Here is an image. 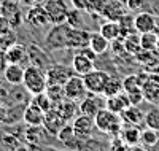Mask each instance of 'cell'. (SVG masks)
I'll return each mask as SVG.
<instances>
[{
    "instance_id": "obj_12",
    "label": "cell",
    "mask_w": 159,
    "mask_h": 151,
    "mask_svg": "<svg viewBox=\"0 0 159 151\" xmlns=\"http://www.w3.org/2000/svg\"><path fill=\"white\" fill-rule=\"evenodd\" d=\"M64 92H65V97L70 99V100H81L84 95L88 94V89L84 86V80L81 75H73L67 83L64 85Z\"/></svg>"
},
{
    "instance_id": "obj_41",
    "label": "cell",
    "mask_w": 159,
    "mask_h": 151,
    "mask_svg": "<svg viewBox=\"0 0 159 151\" xmlns=\"http://www.w3.org/2000/svg\"><path fill=\"white\" fill-rule=\"evenodd\" d=\"M123 86H124V91H126V92L140 89V88H142V80H140L139 75H127V76L123 80Z\"/></svg>"
},
{
    "instance_id": "obj_20",
    "label": "cell",
    "mask_w": 159,
    "mask_h": 151,
    "mask_svg": "<svg viewBox=\"0 0 159 151\" xmlns=\"http://www.w3.org/2000/svg\"><path fill=\"white\" fill-rule=\"evenodd\" d=\"M24 70H25V67L21 64H7L5 70H3V80L10 86L11 85H22Z\"/></svg>"
},
{
    "instance_id": "obj_40",
    "label": "cell",
    "mask_w": 159,
    "mask_h": 151,
    "mask_svg": "<svg viewBox=\"0 0 159 151\" xmlns=\"http://www.w3.org/2000/svg\"><path fill=\"white\" fill-rule=\"evenodd\" d=\"M46 94L49 95V99L52 100V105H57L61 103L65 97V92H64V86H48L46 88Z\"/></svg>"
},
{
    "instance_id": "obj_4",
    "label": "cell",
    "mask_w": 159,
    "mask_h": 151,
    "mask_svg": "<svg viewBox=\"0 0 159 151\" xmlns=\"http://www.w3.org/2000/svg\"><path fill=\"white\" fill-rule=\"evenodd\" d=\"M75 75V70L72 65L54 62L46 70V81L48 86H64L67 81Z\"/></svg>"
},
{
    "instance_id": "obj_52",
    "label": "cell",
    "mask_w": 159,
    "mask_h": 151,
    "mask_svg": "<svg viewBox=\"0 0 159 151\" xmlns=\"http://www.w3.org/2000/svg\"><path fill=\"white\" fill-rule=\"evenodd\" d=\"M2 2H3V0H0V7H2Z\"/></svg>"
},
{
    "instance_id": "obj_35",
    "label": "cell",
    "mask_w": 159,
    "mask_h": 151,
    "mask_svg": "<svg viewBox=\"0 0 159 151\" xmlns=\"http://www.w3.org/2000/svg\"><path fill=\"white\" fill-rule=\"evenodd\" d=\"M30 103H34L35 107H38L45 113L49 112V110L54 107V105H52V100L49 99V95L46 94V91L45 92H40V94H34L32 99H30Z\"/></svg>"
},
{
    "instance_id": "obj_45",
    "label": "cell",
    "mask_w": 159,
    "mask_h": 151,
    "mask_svg": "<svg viewBox=\"0 0 159 151\" xmlns=\"http://www.w3.org/2000/svg\"><path fill=\"white\" fill-rule=\"evenodd\" d=\"M13 29H15V27H13L11 21H10L7 16L0 15V34H7V32H10V30H13Z\"/></svg>"
},
{
    "instance_id": "obj_34",
    "label": "cell",
    "mask_w": 159,
    "mask_h": 151,
    "mask_svg": "<svg viewBox=\"0 0 159 151\" xmlns=\"http://www.w3.org/2000/svg\"><path fill=\"white\" fill-rule=\"evenodd\" d=\"M159 142V130L147 127L140 132V143L143 148H153Z\"/></svg>"
},
{
    "instance_id": "obj_18",
    "label": "cell",
    "mask_w": 159,
    "mask_h": 151,
    "mask_svg": "<svg viewBox=\"0 0 159 151\" xmlns=\"http://www.w3.org/2000/svg\"><path fill=\"white\" fill-rule=\"evenodd\" d=\"M89 38H91V30L86 29H78V27H72L70 34H69V49L76 51L83 46L89 45Z\"/></svg>"
},
{
    "instance_id": "obj_36",
    "label": "cell",
    "mask_w": 159,
    "mask_h": 151,
    "mask_svg": "<svg viewBox=\"0 0 159 151\" xmlns=\"http://www.w3.org/2000/svg\"><path fill=\"white\" fill-rule=\"evenodd\" d=\"M157 34L156 32H145L140 34V46L143 51H156V43H157Z\"/></svg>"
},
{
    "instance_id": "obj_33",
    "label": "cell",
    "mask_w": 159,
    "mask_h": 151,
    "mask_svg": "<svg viewBox=\"0 0 159 151\" xmlns=\"http://www.w3.org/2000/svg\"><path fill=\"white\" fill-rule=\"evenodd\" d=\"M99 32H100L105 38H107V40H110V42H113V40H116V38L121 37V29H119L118 21H108V19H107V21L100 25Z\"/></svg>"
},
{
    "instance_id": "obj_14",
    "label": "cell",
    "mask_w": 159,
    "mask_h": 151,
    "mask_svg": "<svg viewBox=\"0 0 159 151\" xmlns=\"http://www.w3.org/2000/svg\"><path fill=\"white\" fill-rule=\"evenodd\" d=\"M67 124V121H65V118L59 113V110H56L54 107H52L49 112L45 113V119H43V127L52 135L56 137L57 132Z\"/></svg>"
},
{
    "instance_id": "obj_30",
    "label": "cell",
    "mask_w": 159,
    "mask_h": 151,
    "mask_svg": "<svg viewBox=\"0 0 159 151\" xmlns=\"http://www.w3.org/2000/svg\"><path fill=\"white\" fill-rule=\"evenodd\" d=\"M123 121H126L127 124H134V126H140L142 122H145V115L139 110L137 105H130L129 108H126L124 112L119 115Z\"/></svg>"
},
{
    "instance_id": "obj_26",
    "label": "cell",
    "mask_w": 159,
    "mask_h": 151,
    "mask_svg": "<svg viewBox=\"0 0 159 151\" xmlns=\"http://www.w3.org/2000/svg\"><path fill=\"white\" fill-rule=\"evenodd\" d=\"M56 110H59V113L65 118V121H70L75 116H78L80 113V103H76V100H70V99H64L61 103L54 105Z\"/></svg>"
},
{
    "instance_id": "obj_42",
    "label": "cell",
    "mask_w": 159,
    "mask_h": 151,
    "mask_svg": "<svg viewBox=\"0 0 159 151\" xmlns=\"http://www.w3.org/2000/svg\"><path fill=\"white\" fill-rule=\"evenodd\" d=\"M145 124L151 129L159 130V108H151L150 112L145 115Z\"/></svg>"
},
{
    "instance_id": "obj_19",
    "label": "cell",
    "mask_w": 159,
    "mask_h": 151,
    "mask_svg": "<svg viewBox=\"0 0 159 151\" xmlns=\"http://www.w3.org/2000/svg\"><path fill=\"white\" fill-rule=\"evenodd\" d=\"M145 100L148 102H159V75L157 73H150L148 78L145 80V83L142 86Z\"/></svg>"
},
{
    "instance_id": "obj_43",
    "label": "cell",
    "mask_w": 159,
    "mask_h": 151,
    "mask_svg": "<svg viewBox=\"0 0 159 151\" xmlns=\"http://www.w3.org/2000/svg\"><path fill=\"white\" fill-rule=\"evenodd\" d=\"M124 92H126V91H124ZM127 95H129V100H130L132 105H139V103H142V102L145 100V95H143L142 88H140V89H135V91L127 92Z\"/></svg>"
},
{
    "instance_id": "obj_1",
    "label": "cell",
    "mask_w": 159,
    "mask_h": 151,
    "mask_svg": "<svg viewBox=\"0 0 159 151\" xmlns=\"http://www.w3.org/2000/svg\"><path fill=\"white\" fill-rule=\"evenodd\" d=\"M72 25L69 22L62 24H51V29L45 37V48L48 51H59V49H69V34Z\"/></svg>"
},
{
    "instance_id": "obj_47",
    "label": "cell",
    "mask_w": 159,
    "mask_h": 151,
    "mask_svg": "<svg viewBox=\"0 0 159 151\" xmlns=\"http://www.w3.org/2000/svg\"><path fill=\"white\" fill-rule=\"evenodd\" d=\"M21 5H25V7H34V5H43L45 0H19Z\"/></svg>"
},
{
    "instance_id": "obj_3",
    "label": "cell",
    "mask_w": 159,
    "mask_h": 151,
    "mask_svg": "<svg viewBox=\"0 0 159 151\" xmlns=\"http://www.w3.org/2000/svg\"><path fill=\"white\" fill-rule=\"evenodd\" d=\"M22 85L27 88V91L34 95V94H40L45 92L48 88V81H46V72L40 67H35L32 64H29L24 70V81Z\"/></svg>"
},
{
    "instance_id": "obj_28",
    "label": "cell",
    "mask_w": 159,
    "mask_h": 151,
    "mask_svg": "<svg viewBox=\"0 0 159 151\" xmlns=\"http://www.w3.org/2000/svg\"><path fill=\"white\" fill-rule=\"evenodd\" d=\"M29 103H13L7 107V122L5 126H11V124H18L22 122L24 119V110Z\"/></svg>"
},
{
    "instance_id": "obj_6",
    "label": "cell",
    "mask_w": 159,
    "mask_h": 151,
    "mask_svg": "<svg viewBox=\"0 0 159 151\" xmlns=\"http://www.w3.org/2000/svg\"><path fill=\"white\" fill-rule=\"evenodd\" d=\"M108 76H110V73H107L102 68H92L91 72L83 75L84 86H86L88 92L103 95V88H105V83H107Z\"/></svg>"
},
{
    "instance_id": "obj_10",
    "label": "cell",
    "mask_w": 159,
    "mask_h": 151,
    "mask_svg": "<svg viewBox=\"0 0 159 151\" xmlns=\"http://www.w3.org/2000/svg\"><path fill=\"white\" fill-rule=\"evenodd\" d=\"M127 13L126 0H103L100 16L108 21H119Z\"/></svg>"
},
{
    "instance_id": "obj_37",
    "label": "cell",
    "mask_w": 159,
    "mask_h": 151,
    "mask_svg": "<svg viewBox=\"0 0 159 151\" xmlns=\"http://www.w3.org/2000/svg\"><path fill=\"white\" fill-rule=\"evenodd\" d=\"M124 51H127V53H130V54H134V56L142 51L140 37H137L135 32L130 34V35H127V37H124Z\"/></svg>"
},
{
    "instance_id": "obj_9",
    "label": "cell",
    "mask_w": 159,
    "mask_h": 151,
    "mask_svg": "<svg viewBox=\"0 0 159 151\" xmlns=\"http://www.w3.org/2000/svg\"><path fill=\"white\" fill-rule=\"evenodd\" d=\"M72 127H73L75 135L80 140H88V139L92 137V132H94V129H96V122H94V118L92 116H88V115L81 113V115L73 118Z\"/></svg>"
},
{
    "instance_id": "obj_24",
    "label": "cell",
    "mask_w": 159,
    "mask_h": 151,
    "mask_svg": "<svg viewBox=\"0 0 159 151\" xmlns=\"http://www.w3.org/2000/svg\"><path fill=\"white\" fill-rule=\"evenodd\" d=\"M32 94L27 91L24 85H11L10 88V103H30Z\"/></svg>"
},
{
    "instance_id": "obj_7",
    "label": "cell",
    "mask_w": 159,
    "mask_h": 151,
    "mask_svg": "<svg viewBox=\"0 0 159 151\" xmlns=\"http://www.w3.org/2000/svg\"><path fill=\"white\" fill-rule=\"evenodd\" d=\"M46 15L49 19V24H62L67 22V16H69V7L64 0H45L43 3Z\"/></svg>"
},
{
    "instance_id": "obj_38",
    "label": "cell",
    "mask_w": 159,
    "mask_h": 151,
    "mask_svg": "<svg viewBox=\"0 0 159 151\" xmlns=\"http://www.w3.org/2000/svg\"><path fill=\"white\" fill-rule=\"evenodd\" d=\"M118 24H119V29H121V37H127L130 34L137 32L135 30V25H134V18L129 16L127 13L118 21Z\"/></svg>"
},
{
    "instance_id": "obj_27",
    "label": "cell",
    "mask_w": 159,
    "mask_h": 151,
    "mask_svg": "<svg viewBox=\"0 0 159 151\" xmlns=\"http://www.w3.org/2000/svg\"><path fill=\"white\" fill-rule=\"evenodd\" d=\"M140 129L139 126H134V124H127L126 127L123 126L121 132H119V137L123 139L124 145L126 146H135L140 143Z\"/></svg>"
},
{
    "instance_id": "obj_15",
    "label": "cell",
    "mask_w": 159,
    "mask_h": 151,
    "mask_svg": "<svg viewBox=\"0 0 159 151\" xmlns=\"http://www.w3.org/2000/svg\"><path fill=\"white\" fill-rule=\"evenodd\" d=\"M100 100H102V99L99 97V94H91V92H88L84 97L80 100V113L94 118L96 113L99 112L100 108H103L105 103H107V100H103V102H100Z\"/></svg>"
},
{
    "instance_id": "obj_11",
    "label": "cell",
    "mask_w": 159,
    "mask_h": 151,
    "mask_svg": "<svg viewBox=\"0 0 159 151\" xmlns=\"http://www.w3.org/2000/svg\"><path fill=\"white\" fill-rule=\"evenodd\" d=\"M24 22L30 27H34V29H43V27H46L49 24V19H48L45 7L43 5L29 7V10L24 15Z\"/></svg>"
},
{
    "instance_id": "obj_49",
    "label": "cell",
    "mask_w": 159,
    "mask_h": 151,
    "mask_svg": "<svg viewBox=\"0 0 159 151\" xmlns=\"http://www.w3.org/2000/svg\"><path fill=\"white\" fill-rule=\"evenodd\" d=\"M7 57H5V53L3 51H0V72L3 73V70H5V67H7Z\"/></svg>"
},
{
    "instance_id": "obj_13",
    "label": "cell",
    "mask_w": 159,
    "mask_h": 151,
    "mask_svg": "<svg viewBox=\"0 0 159 151\" xmlns=\"http://www.w3.org/2000/svg\"><path fill=\"white\" fill-rule=\"evenodd\" d=\"M0 15L7 16L13 27L18 29V27L24 22V16H22V11H21V2L19 0H3L2 7H0Z\"/></svg>"
},
{
    "instance_id": "obj_16",
    "label": "cell",
    "mask_w": 159,
    "mask_h": 151,
    "mask_svg": "<svg viewBox=\"0 0 159 151\" xmlns=\"http://www.w3.org/2000/svg\"><path fill=\"white\" fill-rule=\"evenodd\" d=\"M156 19L157 16L153 15L151 11H139L137 15L134 16V25L135 30L139 34H145V32H154L156 27Z\"/></svg>"
},
{
    "instance_id": "obj_29",
    "label": "cell",
    "mask_w": 159,
    "mask_h": 151,
    "mask_svg": "<svg viewBox=\"0 0 159 151\" xmlns=\"http://www.w3.org/2000/svg\"><path fill=\"white\" fill-rule=\"evenodd\" d=\"M89 46L97 53V56H102L108 51L110 48V40H107L100 32H91L89 38Z\"/></svg>"
},
{
    "instance_id": "obj_32",
    "label": "cell",
    "mask_w": 159,
    "mask_h": 151,
    "mask_svg": "<svg viewBox=\"0 0 159 151\" xmlns=\"http://www.w3.org/2000/svg\"><path fill=\"white\" fill-rule=\"evenodd\" d=\"M124 91V86H123V80L116 76V75H110L107 83H105V88H103V97H111V95H116L119 92Z\"/></svg>"
},
{
    "instance_id": "obj_2",
    "label": "cell",
    "mask_w": 159,
    "mask_h": 151,
    "mask_svg": "<svg viewBox=\"0 0 159 151\" xmlns=\"http://www.w3.org/2000/svg\"><path fill=\"white\" fill-rule=\"evenodd\" d=\"M94 122H96V129H99L103 134H110L111 137L119 135L123 129V119L118 113L108 110L107 107L100 108L94 116Z\"/></svg>"
},
{
    "instance_id": "obj_17",
    "label": "cell",
    "mask_w": 159,
    "mask_h": 151,
    "mask_svg": "<svg viewBox=\"0 0 159 151\" xmlns=\"http://www.w3.org/2000/svg\"><path fill=\"white\" fill-rule=\"evenodd\" d=\"M5 57L8 64H21L24 67L29 65V54H27V46L15 43L5 51Z\"/></svg>"
},
{
    "instance_id": "obj_25",
    "label": "cell",
    "mask_w": 159,
    "mask_h": 151,
    "mask_svg": "<svg viewBox=\"0 0 159 151\" xmlns=\"http://www.w3.org/2000/svg\"><path fill=\"white\" fill-rule=\"evenodd\" d=\"M73 8L81 10L88 15H99L100 16V10L103 5V0H70Z\"/></svg>"
},
{
    "instance_id": "obj_48",
    "label": "cell",
    "mask_w": 159,
    "mask_h": 151,
    "mask_svg": "<svg viewBox=\"0 0 159 151\" xmlns=\"http://www.w3.org/2000/svg\"><path fill=\"white\" fill-rule=\"evenodd\" d=\"M7 122V107L0 105V126H5Z\"/></svg>"
},
{
    "instance_id": "obj_22",
    "label": "cell",
    "mask_w": 159,
    "mask_h": 151,
    "mask_svg": "<svg viewBox=\"0 0 159 151\" xmlns=\"http://www.w3.org/2000/svg\"><path fill=\"white\" fill-rule=\"evenodd\" d=\"M94 62H96V61H92V59L86 57L84 54L75 51L70 65L73 67V70H75L76 75H81V76H83V75H86L88 72H91L92 68H94Z\"/></svg>"
},
{
    "instance_id": "obj_51",
    "label": "cell",
    "mask_w": 159,
    "mask_h": 151,
    "mask_svg": "<svg viewBox=\"0 0 159 151\" xmlns=\"http://www.w3.org/2000/svg\"><path fill=\"white\" fill-rule=\"evenodd\" d=\"M2 80H3V73L0 72V83H2Z\"/></svg>"
},
{
    "instance_id": "obj_23",
    "label": "cell",
    "mask_w": 159,
    "mask_h": 151,
    "mask_svg": "<svg viewBox=\"0 0 159 151\" xmlns=\"http://www.w3.org/2000/svg\"><path fill=\"white\" fill-rule=\"evenodd\" d=\"M43 119H45V112H42L38 107L34 103H29L24 110V122L25 126H43Z\"/></svg>"
},
{
    "instance_id": "obj_31",
    "label": "cell",
    "mask_w": 159,
    "mask_h": 151,
    "mask_svg": "<svg viewBox=\"0 0 159 151\" xmlns=\"http://www.w3.org/2000/svg\"><path fill=\"white\" fill-rule=\"evenodd\" d=\"M21 148H22V140L19 137H16L15 134L5 130V134L0 135V149L15 151V149H21Z\"/></svg>"
},
{
    "instance_id": "obj_21",
    "label": "cell",
    "mask_w": 159,
    "mask_h": 151,
    "mask_svg": "<svg viewBox=\"0 0 159 151\" xmlns=\"http://www.w3.org/2000/svg\"><path fill=\"white\" fill-rule=\"evenodd\" d=\"M132 103L129 100V95L127 92H119L116 95H111V97H107V103H105V107H107L108 110H111V112L121 115L126 108H129Z\"/></svg>"
},
{
    "instance_id": "obj_39",
    "label": "cell",
    "mask_w": 159,
    "mask_h": 151,
    "mask_svg": "<svg viewBox=\"0 0 159 151\" xmlns=\"http://www.w3.org/2000/svg\"><path fill=\"white\" fill-rule=\"evenodd\" d=\"M15 43H18V34L16 29H13L7 34H0V51H7L10 46H13Z\"/></svg>"
},
{
    "instance_id": "obj_5",
    "label": "cell",
    "mask_w": 159,
    "mask_h": 151,
    "mask_svg": "<svg viewBox=\"0 0 159 151\" xmlns=\"http://www.w3.org/2000/svg\"><path fill=\"white\" fill-rule=\"evenodd\" d=\"M51 137L52 135L43 126H25L24 130L25 148H32V149L42 148V145H46Z\"/></svg>"
},
{
    "instance_id": "obj_50",
    "label": "cell",
    "mask_w": 159,
    "mask_h": 151,
    "mask_svg": "<svg viewBox=\"0 0 159 151\" xmlns=\"http://www.w3.org/2000/svg\"><path fill=\"white\" fill-rule=\"evenodd\" d=\"M156 53L159 54V37H157V43H156Z\"/></svg>"
},
{
    "instance_id": "obj_44",
    "label": "cell",
    "mask_w": 159,
    "mask_h": 151,
    "mask_svg": "<svg viewBox=\"0 0 159 151\" xmlns=\"http://www.w3.org/2000/svg\"><path fill=\"white\" fill-rule=\"evenodd\" d=\"M129 11H142L147 5V0H126Z\"/></svg>"
},
{
    "instance_id": "obj_8",
    "label": "cell",
    "mask_w": 159,
    "mask_h": 151,
    "mask_svg": "<svg viewBox=\"0 0 159 151\" xmlns=\"http://www.w3.org/2000/svg\"><path fill=\"white\" fill-rule=\"evenodd\" d=\"M27 54H29V64L43 68L45 72L48 70L52 64H54V61H52L51 56L48 54V49L46 48H42L40 45L30 43L27 46Z\"/></svg>"
},
{
    "instance_id": "obj_46",
    "label": "cell",
    "mask_w": 159,
    "mask_h": 151,
    "mask_svg": "<svg viewBox=\"0 0 159 151\" xmlns=\"http://www.w3.org/2000/svg\"><path fill=\"white\" fill-rule=\"evenodd\" d=\"M8 103H10V89L0 85V105L8 107Z\"/></svg>"
}]
</instances>
